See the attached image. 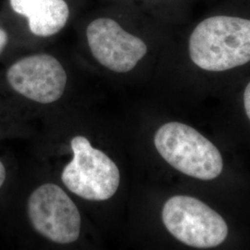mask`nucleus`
Here are the masks:
<instances>
[{"instance_id": "obj_1", "label": "nucleus", "mask_w": 250, "mask_h": 250, "mask_svg": "<svg viewBox=\"0 0 250 250\" xmlns=\"http://www.w3.org/2000/svg\"><path fill=\"white\" fill-rule=\"evenodd\" d=\"M192 62L208 72H224L250 62V20L213 16L202 21L189 38Z\"/></svg>"}, {"instance_id": "obj_2", "label": "nucleus", "mask_w": 250, "mask_h": 250, "mask_svg": "<svg viewBox=\"0 0 250 250\" xmlns=\"http://www.w3.org/2000/svg\"><path fill=\"white\" fill-rule=\"evenodd\" d=\"M154 144L171 167L199 180L217 178L224 168L220 151L204 135L187 125L171 122L156 132Z\"/></svg>"}, {"instance_id": "obj_3", "label": "nucleus", "mask_w": 250, "mask_h": 250, "mask_svg": "<svg viewBox=\"0 0 250 250\" xmlns=\"http://www.w3.org/2000/svg\"><path fill=\"white\" fill-rule=\"evenodd\" d=\"M71 146L73 158L62 173L65 187L90 201H103L113 197L121 181L116 163L104 152L93 147L84 136L73 137Z\"/></svg>"}, {"instance_id": "obj_4", "label": "nucleus", "mask_w": 250, "mask_h": 250, "mask_svg": "<svg viewBox=\"0 0 250 250\" xmlns=\"http://www.w3.org/2000/svg\"><path fill=\"white\" fill-rule=\"evenodd\" d=\"M162 221L172 236L197 249L215 248L228 235L223 217L195 197H170L163 206Z\"/></svg>"}, {"instance_id": "obj_5", "label": "nucleus", "mask_w": 250, "mask_h": 250, "mask_svg": "<svg viewBox=\"0 0 250 250\" xmlns=\"http://www.w3.org/2000/svg\"><path fill=\"white\" fill-rule=\"evenodd\" d=\"M28 216L32 226L49 241L66 245L80 236V212L62 188L45 184L28 199Z\"/></svg>"}, {"instance_id": "obj_6", "label": "nucleus", "mask_w": 250, "mask_h": 250, "mask_svg": "<svg viewBox=\"0 0 250 250\" xmlns=\"http://www.w3.org/2000/svg\"><path fill=\"white\" fill-rule=\"evenodd\" d=\"M90 52L98 62L117 73L131 72L147 52V45L124 28L117 19L102 15L85 28Z\"/></svg>"}, {"instance_id": "obj_7", "label": "nucleus", "mask_w": 250, "mask_h": 250, "mask_svg": "<svg viewBox=\"0 0 250 250\" xmlns=\"http://www.w3.org/2000/svg\"><path fill=\"white\" fill-rule=\"evenodd\" d=\"M6 77L15 92L41 104H50L61 99L68 80L62 64L45 53L20 59L8 69Z\"/></svg>"}, {"instance_id": "obj_8", "label": "nucleus", "mask_w": 250, "mask_h": 250, "mask_svg": "<svg viewBox=\"0 0 250 250\" xmlns=\"http://www.w3.org/2000/svg\"><path fill=\"white\" fill-rule=\"evenodd\" d=\"M11 10L25 19L32 35L51 37L62 32L72 15L67 0H9Z\"/></svg>"}, {"instance_id": "obj_9", "label": "nucleus", "mask_w": 250, "mask_h": 250, "mask_svg": "<svg viewBox=\"0 0 250 250\" xmlns=\"http://www.w3.org/2000/svg\"><path fill=\"white\" fill-rule=\"evenodd\" d=\"M9 34L7 33V31L0 27V55L4 51L5 47L9 43Z\"/></svg>"}, {"instance_id": "obj_10", "label": "nucleus", "mask_w": 250, "mask_h": 250, "mask_svg": "<svg viewBox=\"0 0 250 250\" xmlns=\"http://www.w3.org/2000/svg\"><path fill=\"white\" fill-rule=\"evenodd\" d=\"M244 106H245L247 115L250 120V83L247 85L244 93Z\"/></svg>"}, {"instance_id": "obj_11", "label": "nucleus", "mask_w": 250, "mask_h": 250, "mask_svg": "<svg viewBox=\"0 0 250 250\" xmlns=\"http://www.w3.org/2000/svg\"><path fill=\"white\" fill-rule=\"evenodd\" d=\"M6 180V169L4 164L0 161V188L4 185Z\"/></svg>"}]
</instances>
